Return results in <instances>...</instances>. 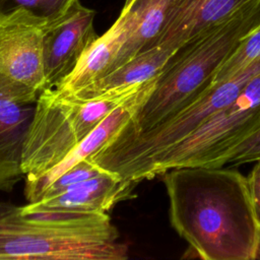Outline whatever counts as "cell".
I'll return each mask as SVG.
<instances>
[{"instance_id": "1", "label": "cell", "mask_w": 260, "mask_h": 260, "mask_svg": "<svg viewBox=\"0 0 260 260\" xmlns=\"http://www.w3.org/2000/svg\"><path fill=\"white\" fill-rule=\"evenodd\" d=\"M170 221L205 260H250L260 249V228L248 179L231 169L185 167L164 173Z\"/></svg>"}, {"instance_id": "2", "label": "cell", "mask_w": 260, "mask_h": 260, "mask_svg": "<svg viewBox=\"0 0 260 260\" xmlns=\"http://www.w3.org/2000/svg\"><path fill=\"white\" fill-rule=\"evenodd\" d=\"M259 23L260 0H250L181 46L157 75L147 100L120 133L150 129L200 98L213 84L223 62Z\"/></svg>"}, {"instance_id": "3", "label": "cell", "mask_w": 260, "mask_h": 260, "mask_svg": "<svg viewBox=\"0 0 260 260\" xmlns=\"http://www.w3.org/2000/svg\"><path fill=\"white\" fill-rule=\"evenodd\" d=\"M128 247L105 213H22L0 203V260H124Z\"/></svg>"}, {"instance_id": "4", "label": "cell", "mask_w": 260, "mask_h": 260, "mask_svg": "<svg viewBox=\"0 0 260 260\" xmlns=\"http://www.w3.org/2000/svg\"><path fill=\"white\" fill-rule=\"evenodd\" d=\"M146 82L86 99L56 88L43 89L22 151L25 177L41 176L57 166L111 112Z\"/></svg>"}, {"instance_id": "5", "label": "cell", "mask_w": 260, "mask_h": 260, "mask_svg": "<svg viewBox=\"0 0 260 260\" xmlns=\"http://www.w3.org/2000/svg\"><path fill=\"white\" fill-rule=\"evenodd\" d=\"M259 72L260 58L230 79L214 82L192 104L154 127L136 134L119 133L88 159L120 179L129 181L142 165L181 141L236 100L249 80Z\"/></svg>"}, {"instance_id": "6", "label": "cell", "mask_w": 260, "mask_h": 260, "mask_svg": "<svg viewBox=\"0 0 260 260\" xmlns=\"http://www.w3.org/2000/svg\"><path fill=\"white\" fill-rule=\"evenodd\" d=\"M259 128L260 72L249 80L230 105L181 141L142 165L129 181L138 184L177 168H220L226 164L231 153Z\"/></svg>"}, {"instance_id": "7", "label": "cell", "mask_w": 260, "mask_h": 260, "mask_svg": "<svg viewBox=\"0 0 260 260\" xmlns=\"http://www.w3.org/2000/svg\"><path fill=\"white\" fill-rule=\"evenodd\" d=\"M44 29L0 21V91L21 103H36L45 89Z\"/></svg>"}, {"instance_id": "8", "label": "cell", "mask_w": 260, "mask_h": 260, "mask_svg": "<svg viewBox=\"0 0 260 260\" xmlns=\"http://www.w3.org/2000/svg\"><path fill=\"white\" fill-rule=\"evenodd\" d=\"M94 17V10L76 0L61 18L44 29L45 89L57 87L99 38L93 25Z\"/></svg>"}, {"instance_id": "9", "label": "cell", "mask_w": 260, "mask_h": 260, "mask_svg": "<svg viewBox=\"0 0 260 260\" xmlns=\"http://www.w3.org/2000/svg\"><path fill=\"white\" fill-rule=\"evenodd\" d=\"M157 77V76H156ZM156 77L148 80L140 89L132 93L123 104L111 112L62 161L48 172L35 178L25 179L24 194L28 203L40 200L44 190L57 177L82 159L88 158L110 143L134 118L141 105L150 94Z\"/></svg>"}, {"instance_id": "10", "label": "cell", "mask_w": 260, "mask_h": 260, "mask_svg": "<svg viewBox=\"0 0 260 260\" xmlns=\"http://www.w3.org/2000/svg\"><path fill=\"white\" fill-rule=\"evenodd\" d=\"M136 183L104 171L55 197L21 206L22 213H105L116 203L132 196Z\"/></svg>"}, {"instance_id": "11", "label": "cell", "mask_w": 260, "mask_h": 260, "mask_svg": "<svg viewBox=\"0 0 260 260\" xmlns=\"http://www.w3.org/2000/svg\"><path fill=\"white\" fill-rule=\"evenodd\" d=\"M178 1L133 0L123 7L117 21L122 26L124 42L113 70L156 46Z\"/></svg>"}, {"instance_id": "12", "label": "cell", "mask_w": 260, "mask_h": 260, "mask_svg": "<svg viewBox=\"0 0 260 260\" xmlns=\"http://www.w3.org/2000/svg\"><path fill=\"white\" fill-rule=\"evenodd\" d=\"M36 103L14 101L0 91V189L10 191L25 176L22 151Z\"/></svg>"}, {"instance_id": "13", "label": "cell", "mask_w": 260, "mask_h": 260, "mask_svg": "<svg viewBox=\"0 0 260 260\" xmlns=\"http://www.w3.org/2000/svg\"><path fill=\"white\" fill-rule=\"evenodd\" d=\"M250 0H179L156 44L175 49L224 20Z\"/></svg>"}, {"instance_id": "14", "label": "cell", "mask_w": 260, "mask_h": 260, "mask_svg": "<svg viewBox=\"0 0 260 260\" xmlns=\"http://www.w3.org/2000/svg\"><path fill=\"white\" fill-rule=\"evenodd\" d=\"M123 42V29L116 20L84 51L71 73L55 88L74 93L109 74L114 68Z\"/></svg>"}, {"instance_id": "15", "label": "cell", "mask_w": 260, "mask_h": 260, "mask_svg": "<svg viewBox=\"0 0 260 260\" xmlns=\"http://www.w3.org/2000/svg\"><path fill=\"white\" fill-rule=\"evenodd\" d=\"M177 50L167 45L155 46L134 56L103 78L73 94L86 99L103 94L114 88L127 87L151 80L160 73L169 58Z\"/></svg>"}, {"instance_id": "16", "label": "cell", "mask_w": 260, "mask_h": 260, "mask_svg": "<svg viewBox=\"0 0 260 260\" xmlns=\"http://www.w3.org/2000/svg\"><path fill=\"white\" fill-rule=\"evenodd\" d=\"M76 0H0V21L45 29L61 18Z\"/></svg>"}, {"instance_id": "17", "label": "cell", "mask_w": 260, "mask_h": 260, "mask_svg": "<svg viewBox=\"0 0 260 260\" xmlns=\"http://www.w3.org/2000/svg\"><path fill=\"white\" fill-rule=\"evenodd\" d=\"M260 58V23L239 44L218 69L213 83L230 79Z\"/></svg>"}, {"instance_id": "18", "label": "cell", "mask_w": 260, "mask_h": 260, "mask_svg": "<svg viewBox=\"0 0 260 260\" xmlns=\"http://www.w3.org/2000/svg\"><path fill=\"white\" fill-rule=\"evenodd\" d=\"M104 171V169L100 168L88 158L82 159L73 167H71L69 170L61 174L59 177H57L52 183H50L44 190L40 200L60 195L71 187L91 177L98 176Z\"/></svg>"}, {"instance_id": "19", "label": "cell", "mask_w": 260, "mask_h": 260, "mask_svg": "<svg viewBox=\"0 0 260 260\" xmlns=\"http://www.w3.org/2000/svg\"><path fill=\"white\" fill-rule=\"evenodd\" d=\"M258 159H260V128L231 153L226 162L236 166L255 162Z\"/></svg>"}, {"instance_id": "20", "label": "cell", "mask_w": 260, "mask_h": 260, "mask_svg": "<svg viewBox=\"0 0 260 260\" xmlns=\"http://www.w3.org/2000/svg\"><path fill=\"white\" fill-rule=\"evenodd\" d=\"M255 162L256 164L247 179L254 212L260 228V159Z\"/></svg>"}, {"instance_id": "21", "label": "cell", "mask_w": 260, "mask_h": 260, "mask_svg": "<svg viewBox=\"0 0 260 260\" xmlns=\"http://www.w3.org/2000/svg\"><path fill=\"white\" fill-rule=\"evenodd\" d=\"M133 0H125V3H124V6L123 7H126V6H128L131 2H132Z\"/></svg>"}]
</instances>
